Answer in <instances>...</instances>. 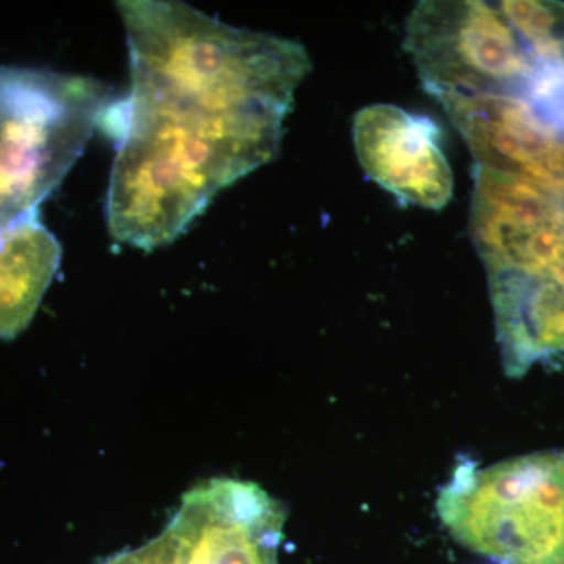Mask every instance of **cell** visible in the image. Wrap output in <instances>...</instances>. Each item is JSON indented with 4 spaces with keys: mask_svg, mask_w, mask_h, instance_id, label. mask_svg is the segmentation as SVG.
Segmentation results:
<instances>
[{
    "mask_svg": "<svg viewBox=\"0 0 564 564\" xmlns=\"http://www.w3.org/2000/svg\"><path fill=\"white\" fill-rule=\"evenodd\" d=\"M470 225L505 375L564 369V174L475 165Z\"/></svg>",
    "mask_w": 564,
    "mask_h": 564,
    "instance_id": "7a4b0ae2",
    "label": "cell"
},
{
    "mask_svg": "<svg viewBox=\"0 0 564 564\" xmlns=\"http://www.w3.org/2000/svg\"><path fill=\"white\" fill-rule=\"evenodd\" d=\"M131 61V98L284 129L313 68L296 41L243 31L169 0L118 2Z\"/></svg>",
    "mask_w": 564,
    "mask_h": 564,
    "instance_id": "6da1fadb",
    "label": "cell"
},
{
    "mask_svg": "<svg viewBox=\"0 0 564 564\" xmlns=\"http://www.w3.org/2000/svg\"><path fill=\"white\" fill-rule=\"evenodd\" d=\"M436 513L456 543L500 564H564V448L489 467L463 456Z\"/></svg>",
    "mask_w": 564,
    "mask_h": 564,
    "instance_id": "277c9868",
    "label": "cell"
},
{
    "mask_svg": "<svg viewBox=\"0 0 564 564\" xmlns=\"http://www.w3.org/2000/svg\"><path fill=\"white\" fill-rule=\"evenodd\" d=\"M525 106L538 132L564 155V52L538 70Z\"/></svg>",
    "mask_w": 564,
    "mask_h": 564,
    "instance_id": "ba28073f",
    "label": "cell"
},
{
    "mask_svg": "<svg viewBox=\"0 0 564 564\" xmlns=\"http://www.w3.org/2000/svg\"><path fill=\"white\" fill-rule=\"evenodd\" d=\"M104 118L113 120L117 139L107 226L118 242L141 250L174 242L223 188L261 169L237 148L191 139L117 106Z\"/></svg>",
    "mask_w": 564,
    "mask_h": 564,
    "instance_id": "3957f363",
    "label": "cell"
},
{
    "mask_svg": "<svg viewBox=\"0 0 564 564\" xmlns=\"http://www.w3.org/2000/svg\"><path fill=\"white\" fill-rule=\"evenodd\" d=\"M61 263L62 245L40 210L0 228V340L28 329Z\"/></svg>",
    "mask_w": 564,
    "mask_h": 564,
    "instance_id": "52a82bcc",
    "label": "cell"
},
{
    "mask_svg": "<svg viewBox=\"0 0 564 564\" xmlns=\"http://www.w3.org/2000/svg\"><path fill=\"white\" fill-rule=\"evenodd\" d=\"M109 107L91 77L0 66V228L40 210Z\"/></svg>",
    "mask_w": 564,
    "mask_h": 564,
    "instance_id": "5b68a950",
    "label": "cell"
},
{
    "mask_svg": "<svg viewBox=\"0 0 564 564\" xmlns=\"http://www.w3.org/2000/svg\"><path fill=\"white\" fill-rule=\"evenodd\" d=\"M430 118L392 106L364 107L352 120V143L364 173L400 202L441 210L454 196V174Z\"/></svg>",
    "mask_w": 564,
    "mask_h": 564,
    "instance_id": "8992f818",
    "label": "cell"
}]
</instances>
